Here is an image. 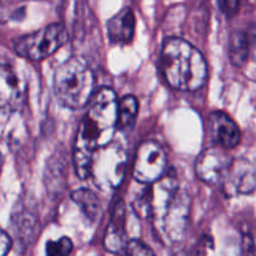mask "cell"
<instances>
[{
  "mask_svg": "<svg viewBox=\"0 0 256 256\" xmlns=\"http://www.w3.org/2000/svg\"><path fill=\"white\" fill-rule=\"evenodd\" d=\"M116 126V95L112 89L102 88L92 100L75 138L72 160L80 179L89 178L92 154L112 142Z\"/></svg>",
  "mask_w": 256,
  "mask_h": 256,
  "instance_id": "6da1fadb",
  "label": "cell"
},
{
  "mask_svg": "<svg viewBox=\"0 0 256 256\" xmlns=\"http://www.w3.org/2000/svg\"><path fill=\"white\" fill-rule=\"evenodd\" d=\"M162 70L168 84L182 92H195L206 82V62L188 42L172 38L164 42Z\"/></svg>",
  "mask_w": 256,
  "mask_h": 256,
  "instance_id": "7a4b0ae2",
  "label": "cell"
},
{
  "mask_svg": "<svg viewBox=\"0 0 256 256\" xmlns=\"http://www.w3.org/2000/svg\"><path fill=\"white\" fill-rule=\"evenodd\" d=\"M94 74L85 59L70 58L56 69L54 92L64 106L78 109L86 104L94 92Z\"/></svg>",
  "mask_w": 256,
  "mask_h": 256,
  "instance_id": "3957f363",
  "label": "cell"
},
{
  "mask_svg": "<svg viewBox=\"0 0 256 256\" xmlns=\"http://www.w3.org/2000/svg\"><path fill=\"white\" fill-rule=\"evenodd\" d=\"M128 156L124 148L118 142L99 148L94 152L90 162V174L94 184L104 192L118 189L126 172Z\"/></svg>",
  "mask_w": 256,
  "mask_h": 256,
  "instance_id": "277c9868",
  "label": "cell"
},
{
  "mask_svg": "<svg viewBox=\"0 0 256 256\" xmlns=\"http://www.w3.org/2000/svg\"><path fill=\"white\" fill-rule=\"evenodd\" d=\"M68 40V32L62 24H50L15 42V52L25 59L42 60L54 54Z\"/></svg>",
  "mask_w": 256,
  "mask_h": 256,
  "instance_id": "5b68a950",
  "label": "cell"
},
{
  "mask_svg": "<svg viewBox=\"0 0 256 256\" xmlns=\"http://www.w3.org/2000/svg\"><path fill=\"white\" fill-rule=\"evenodd\" d=\"M166 166V155L162 148L154 142H145L138 149L132 175L139 182L152 184L165 174Z\"/></svg>",
  "mask_w": 256,
  "mask_h": 256,
  "instance_id": "8992f818",
  "label": "cell"
},
{
  "mask_svg": "<svg viewBox=\"0 0 256 256\" xmlns=\"http://www.w3.org/2000/svg\"><path fill=\"white\" fill-rule=\"evenodd\" d=\"M232 166V160L224 148L214 146L204 150L196 162V174L209 185H222L226 182Z\"/></svg>",
  "mask_w": 256,
  "mask_h": 256,
  "instance_id": "52a82bcc",
  "label": "cell"
},
{
  "mask_svg": "<svg viewBox=\"0 0 256 256\" xmlns=\"http://www.w3.org/2000/svg\"><path fill=\"white\" fill-rule=\"evenodd\" d=\"M208 132L212 142L224 149H234L242 139L236 122L222 112H214L210 114L208 119Z\"/></svg>",
  "mask_w": 256,
  "mask_h": 256,
  "instance_id": "ba28073f",
  "label": "cell"
},
{
  "mask_svg": "<svg viewBox=\"0 0 256 256\" xmlns=\"http://www.w3.org/2000/svg\"><path fill=\"white\" fill-rule=\"evenodd\" d=\"M189 195L178 192L164 214L165 232L172 240H178L184 234L189 216Z\"/></svg>",
  "mask_w": 256,
  "mask_h": 256,
  "instance_id": "9c48e42d",
  "label": "cell"
},
{
  "mask_svg": "<svg viewBox=\"0 0 256 256\" xmlns=\"http://www.w3.org/2000/svg\"><path fill=\"white\" fill-rule=\"evenodd\" d=\"M22 80L8 65H0V109H15L22 99Z\"/></svg>",
  "mask_w": 256,
  "mask_h": 256,
  "instance_id": "30bf717a",
  "label": "cell"
},
{
  "mask_svg": "<svg viewBox=\"0 0 256 256\" xmlns=\"http://www.w3.org/2000/svg\"><path fill=\"white\" fill-rule=\"evenodd\" d=\"M108 36L112 44L126 45L134 38L135 16L130 8L120 10L108 22Z\"/></svg>",
  "mask_w": 256,
  "mask_h": 256,
  "instance_id": "8fae6325",
  "label": "cell"
},
{
  "mask_svg": "<svg viewBox=\"0 0 256 256\" xmlns=\"http://www.w3.org/2000/svg\"><path fill=\"white\" fill-rule=\"evenodd\" d=\"M105 248L109 252H122L125 250L126 240H125V206L124 202H119L114 208L112 220L106 229L104 239Z\"/></svg>",
  "mask_w": 256,
  "mask_h": 256,
  "instance_id": "7c38bea8",
  "label": "cell"
},
{
  "mask_svg": "<svg viewBox=\"0 0 256 256\" xmlns=\"http://www.w3.org/2000/svg\"><path fill=\"white\" fill-rule=\"evenodd\" d=\"M229 56L230 62L238 68L242 66L246 62L249 56V42L246 34L242 30H236L230 36Z\"/></svg>",
  "mask_w": 256,
  "mask_h": 256,
  "instance_id": "4fadbf2b",
  "label": "cell"
},
{
  "mask_svg": "<svg viewBox=\"0 0 256 256\" xmlns=\"http://www.w3.org/2000/svg\"><path fill=\"white\" fill-rule=\"evenodd\" d=\"M72 199L82 208V210L89 219H96V216L99 215L100 202L94 192L86 189L76 190L72 194Z\"/></svg>",
  "mask_w": 256,
  "mask_h": 256,
  "instance_id": "5bb4252c",
  "label": "cell"
},
{
  "mask_svg": "<svg viewBox=\"0 0 256 256\" xmlns=\"http://www.w3.org/2000/svg\"><path fill=\"white\" fill-rule=\"evenodd\" d=\"M138 114V102L134 96H124L118 105V126L129 129L132 126Z\"/></svg>",
  "mask_w": 256,
  "mask_h": 256,
  "instance_id": "9a60e30c",
  "label": "cell"
},
{
  "mask_svg": "<svg viewBox=\"0 0 256 256\" xmlns=\"http://www.w3.org/2000/svg\"><path fill=\"white\" fill-rule=\"evenodd\" d=\"M72 242L68 238H62L56 242H50L46 245V252L50 256H66L72 252Z\"/></svg>",
  "mask_w": 256,
  "mask_h": 256,
  "instance_id": "2e32d148",
  "label": "cell"
},
{
  "mask_svg": "<svg viewBox=\"0 0 256 256\" xmlns=\"http://www.w3.org/2000/svg\"><path fill=\"white\" fill-rule=\"evenodd\" d=\"M124 252L128 255H154V252L139 240H130L129 242H126Z\"/></svg>",
  "mask_w": 256,
  "mask_h": 256,
  "instance_id": "e0dca14e",
  "label": "cell"
},
{
  "mask_svg": "<svg viewBox=\"0 0 256 256\" xmlns=\"http://www.w3.org/2000/svg\"><path fill=\"white\" fill-rule=\"evenodd\" d=\"M219 6L222 12H224L226 16H234L239 12L240 8H242V0H218Z\"/></svg>",
  "mask_w": 256,
  "mask_h": 256,
  "instance_id": "ac0fdd59",
  "label": "cell"
},
{
  "mask_svg": "<svg viewBox=\"0 0 256 256\" xmlns=\"http://www.w3.org/2000/svg\"><path fill=\"white\" fill-rule=\"evenodd\" d=\"M10 239L2 229H0V256L5 255L10 249Z\"/></svg>",
  "mask_w": 256,
  "mask_h": 256,
  "instance_id": "d6986e66",
  "label": "cell"
},
{
  "mask_svg": "<svg viewBox=\"0 0 256 256\" xmlns=\"http://www.w3.org/2000/svg\"><path fill=\"white\" fill-rule=\"evenodd\" d=\"M244 252L245 254H252L255 252V248H254V240L250 235H245L244 238Z\"/></svg>",
  "mask_w": 256,
  "mask_h": 256,
  "instance_id": "ffe728a7",
  "label": "cell"
},
{
  "mask_svg": "<svg viewBox=\"0 0 256 256\" xmlns=\"http://www.w3.org/2000/svg\"><path fill=\"white\" fill-rule=\"evenodd\" d=\"M0 165H2V156H0Z\"/></svg>",
  "mask_w": 256,
  "mask_h": 256,
  "instance_id": "44dd1931",
  "label": "cell"
},
{
  "mask_svg": "<svg viewBox=\"0 0 256 256\" xmlns=\"http://www.w3.org/2000/svg\"><path fill=\"white\" fill-rule=\"evenodd\" d=\"M255 174H256V168H255Z\"/></svg>",
  "mask_w": 256,
  "mask_h": 256,
  "instance_id": "7402d4cb",
  "label": "cell"
}]
</instances>
